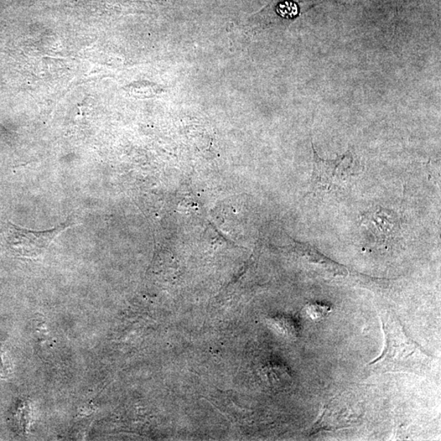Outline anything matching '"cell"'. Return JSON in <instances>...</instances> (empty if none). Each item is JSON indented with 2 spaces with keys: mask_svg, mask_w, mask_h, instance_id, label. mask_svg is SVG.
I'll list each match as a JSON object with an SVG mask.
<instances>
[{
  "mask_svg": "<svg viewBox=\"0 0 441 441\" xmlns=\"http://www.w3.org/2000/svg\"><path fill=\"white\" fill-rule=\"evenodd\" d=\"M381 320L385 347L382 355L368 365L372 371L425 375L430 368L432 357L409 338L395 313H382Z\"/></svg>",
  "mask_w": 441,
  "mask_h": 441,
  "instance_id": "1",
  "label": "cell"
},
{
  "mask_svg": "<svg viewBox=\"0 0 441 441\" xmlns=\"http://www.w3.org/2000/svg\"><path fill=\"white\" fill-rule=\"evenodd\" d=\"M313 171L311 176L313 192H330L340 189L353 176L359 175L361 166L351 150L334 159L319 157L313 143Z\"/></svg>",
  "mask_w": 441,
  "mask_h": 441,
  "instance_id": "2",
  "label": "cell"
},
{
  "mask_svg": "<svg viewBox=\"0 0 441 441\" xmlns=\"http://www.w3.org/2000/svg\"><path fill=\"white\" fill-rule=\"evenodd\" d=\"M361 223L380 245L394 242L401 230V222L396 212L383 207L366 212L361 217Z\"/></svg>",
  "mask_w": 441,
  "mask_h": 441,
  "instance_id": "3",
  "label": "cell"
},
{
  "mask_svg": "<svg viewBox=\"0 0 441 441\" xmlns=\"http://www.w3.org/2000/svg\"><path fill=\"white\" fill-rule=\"evenodd\" d=\"M70 225H60L47 231H27L20 230V246L24 255L37 258L44 253L52 242L64 231Z\"/></svg>",
  "mask_w": 441,
  "mask_h": 441,
  "instance_id": "4",
  "label": "cell"
},
{
  "mask_svg": "<svg viewBox=\"0 0 441 441\" xmlns=\"http://www.w3.org/2000/svg\"><path fill=\"white\" fill-rule=\"evenodd\" d=\"M299 250L303 253V255L307 258L313 264L319 265L321 267L326 270L334 276H347L349 271L347 269L342 266V265L332 261L331 259L325 257L324 254L320 253L316 248L307 243H300Z\"/></svg>",
  "mask_w": 441,
  "mask_h": 441,
  "instance_id": "5",
  "label": "cell"
}]
</instances>
